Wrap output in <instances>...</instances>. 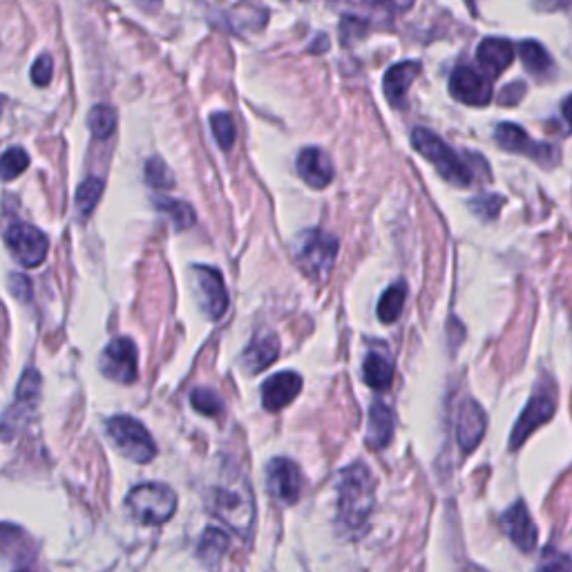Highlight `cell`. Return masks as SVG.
<instances>
[{
	"mask_svg": "<svg viewBox=\"0 0 572 572\" xmlns=\"http://www.w3.org/2000/svg\"><path fill=\"white\" fill-rule=\"evenodd\" d=\"M376 501V481L365 463H354L342 470L338 483V519L342 528L358 532L365 528Z\"/></svg>",
	"mask_w": 572,
	"mask_h": 572,
	"instance_id": "6da1fadb",
	"label": "cell"
},
{
	"mask_svg": "<svg viewBox=\"0 0 572 572\" xmlns=\"http://www.w3.org/2000/svg\"><path fill=\"white\" fill-rule=\"evenodd\" d=\"M208 508L217 519L231 526L237 535L249 539L255 523V501L249 481L237 476L235 481H224L208 492Z\"/></svg>",
	"mask_w": 572,
	"mask_h": 572,
	"instance_id": "7a4b0ae2",
	"label": "cell"
},
{
	"mask_svg": "<svg viewBox=\"0 0 572 572\" xmlns=\"http://www.w3.org/2000/svg\"><path fill=\"white\" fill-rule=\"evenodd\" d=\"M126 510L141 526H161L177 510V494L161 483H141L126 497Z\"/></svg>",
	"mask_w": 572,
	"mask_h": 572,
	"instance_id": "3957f363",
	"label": "cell"
},
{
	"mask_svg": "<svg viewBox=\"0 0 572 572\" xmlns=\"http://www.w3.org/2000/svg\"><path fill=\"white\" fill-rule=\"evenodd\" d=\"M412 146L436 168V173L443 179L456 186H470L472 184V170L467 168L465 161L456 155V152L447 146V143L434 135L432 130L416 128L412 132Z\"/></svg>",
	"mask_w": 572,
	"mask_h": 572,
	"instance_id": "277c9868",
	"label": "cell"
},
{
	"mask_svg": "<svg viewBox=\"0 0 572 572\" xmlns=\"http://www.w3.org/2000/svg\"><path fill=\"white\" fill-rule=\"evenodd\" d=\"M295 262L309 278L322 280L327 278L333 269V262L338 257V237L324 233L320 228L316 231H304L298 242H295Z\"/></svg>",
	"mask_w": 572,
	"mask_h": 572,
	"instance_id": "5b68a950",
	"label": "cell"
},
{
	"mask_svg": "<svg viewBox=\"0 0 572 572\" xmlns=\"http://www.w3.org/2000/svg\"><path fill=\"white\" fill-rule=\"evenodd\" d=\"M108 436L126 459L135 463H150L157 456V447L148 429L130 416H114L108 421Z\"/></svg>",
	"mask_w": 572,
	"mask_h": 572,
	"instance_id": "8992f818",
	"label": "cell"
},
{
	"mask_svg": "<svg viewBox=\"0 0 572 572\" xmlns=\"http://www.w3.org/2000/svg\"><path fill=\"white\" fill-rule=\"evenodd\" d=\"M38 398H41V376L36 369H27L21 383H18L14 405L7 407L3 421H0V438L3 441L14 438L18 429L27 423V418L38 405Z\"/></svg>",
	"mask_w": 572,
	"mask_h": 572,
	"instance_id": "52a82bcc",
	"label": "cell"
},
{
	"mask_svg": "<svg viewBox=\"0 0 572 572\" xmlns=\"http://www.w3.org/2000/svg\"><path fill=\"white\" fill-rule=\"evenodd\" d=\"M5 242L9 246V251L16 257L18 264H23L25 269H36L41 266L47 257V249H50V242H47L45 233L38 231L32 224H12L5 233Z\"/></svg>",
	"mask_w": 572,
	"mask_h": 572,
	"instance_id": "ba28073f",
	"label": "cell"
},
{
	"mask_svg": "<svg viewBox=\"0 0 572 572\" xmlns=\"http://www.w3.org/2000/svg\"><path fill=\"white\" fill-rule=\"evenodd\" d=\"M101 374L117 383L130 385L137 380V347L130 338H114L101 354Z\"/></svg>",
	"mask_w": 572,
	"mask_h": 572,
	"instance_id": "9c48e42d",
	"label": "cell"
},
{
	"mask_svg": "<svg viewBox=\"0 0 572 572\" xmlns=\"http://www.w3.org/2000/svg\"><path fill=\"white\" fill-rule=\"evenodd\" d=\"M450 92L456 101L465 106L483 108L492 101V81L470 65H459L450 76Z\"/></svg>",
	"mask_w": 572,
	"mask_h": 572,
	"instance_id": "30bf717a",
	"label": "cell"
},
{
	"mask_svg": "<svg viewBox=\"0 0 572 572\" xmlns=\"http://www.w3.org/2000/svg\"><path fill=\"white\" fill-rule=\"evenodd\" d=\"M266 490L275 501L293 505L302 494L300 467L289 459H273L266 467Z\"/></svg>",
	"mask_w": 572,
	"mask_h": 572,
	"instance_id": "8fae6325",
	"label": "cell"
},
{
	"mask_svg": "<svg viewBox=\"0 0 572 572\" xmlns=\"http://www.w3.org/2000/svg\"><path fill=\"white\" fill-rule=\"evenodd\" d=\"M195 284L199 304L211 320H219L228 309V293L222 273L211 266H195Z\"/></svg>",
	"mask_w": 572,
	"mask_h": 572,
	"instance_id": "7c38bea8",
	"label": "cell"
},
{
	"mask_svg": "<svg viewBox=\"0 0 572 572\" xmlns=\"http://www.w3.org/2000/svg\"><path fill=\"white\" fill-rule=\"evenodd\" d=\"M494 139H497V143L503 150L519 152V155H526L530 159H537V161L557 159L555 148L546 146V143L532 141L528 132L521 126H514V123H499L497 130H494Z\"/></svg>",
	"mask_w": 572,
	"mask_h": 572,
	"instance_id": "4fadbf2b",
	"label": "cell"
},
{
	"mask_svg": "<svg viewBox=\"0 0 572 572\" xmlns=\"http://www.w3.org/2000/svg\"><path fill=\"white\" fill-rule=\"evenodd\" d=\"M552 416H555V398H552L550 394L532 396L526 409H523L517 425H514L512 429V436H510L512 450H519V447L528 441V436L535 432L537 427L546 425Z\"/></svg>",
	"mask_w": 572,
	"mask_h": 572,
	"instance_id": "5bb4252c",
	"label": "cell"
},
{
	"mask_svg": "<svg viewBox=\"0 0 572 572\" xmlns=\"http://www.w3.org/2000/svg\"><path fill=\"white\" fill-rule=\"evenodd\" d=\"M485 427H488V416H485L483 407L476 400H465L459 412V421H456V438L465 454L474 452L485 436Z\"/></svg>",
	"mask_w": 572,
	"mask_h": 572,
	"instance_id": "9a60e30c",
	"label": "cell"
},
{
	"mask_svg": "<svg viewBox=\"0 0 572 572\" xmlns=\"http://www.w3.org/2000/svg\"><path fill=\"white\" fill-rule=\"evenodd\" d=\"M302 389V376L295 371H280L262 385V405L266 412H280L291 405Z\"/></svg>",
	"mask_w": 572,
	"mask_h": 572,
	"instance_id": "2e32d148",
	"label": "cell"
},
{
	"mask_svg": "<svg viewBox=\"0 0 572 572\" xmlns=\"http://www.w3.org/2000/svg\"><path fill=\"white\" fill-rule=\"evenodd\" d=\"M503 530L508 532L514 546L523 552H532L537 546V526L530 519V512L523 501H517L510 510L503 512L501 517Z\"/></svg>",
	"mask_w": 572,
	"mask_h": 572,
	"instance_id": "e0dca14e",
	"label": "cell"
},
{
	"mask_svg": "<svg viewBox=\"0 0 572 572\" xmlns=\"http://www.w3.org/2000/svg\"><path fill=\"white\" fill-rule=\"evenodd\" d=\"M333 164L329 155L320 148H304L298 157V175L311 188H327L333 179Z\"/></svg>",
	"mask_w": 572,
	"mask_h": 572,
	"instance_id": "ac0fdd59",
	"label": "cell"
},
{
	"mask_svg": "<svg viewBox=\"0 0 572 572\" xmlns=\"http://www.w3.org/2000/svg\"><path fill=\"white\" fill-rule=\"evenodd\" d=\"M476 61L490 76H499L512 65L514 47L508 38H483L476 50Z\"/></svg>",
	"mask_w": 572,
	"mask_h": 572,
	"instance_id": "d6986e66",
	"label": "cell"
},
{
	"mask_svg": "<svg viewBox=\"0 0 572 572\" xmlns=\"http://www.w3.org/2000/svg\"><path fill=\"white\" fill-rule=\"evenodd\" d=\"M418 72H421V65H418L416 61L398 63V65H394V68L387 70L383 88H385V97L389 103H392V106H396V108L403 106L409 85L414 83Z\"/></svg>",
	"mask_w": 572,
	"mask_h": 572,
	"instance_id": "ffe728a7",
	"label": "cell"
},
{
	"mask_svg": "<svg viewBox=\"0 0 572 572\" xmlns=\"http://www.w3.org/2000/svg\"><path fill=\"white\" fill-rule=\"evenodd\" d=\"M394 438V414L385 403H374L369 409L367 445L371 450H385Z\"/></svg>",
	"mask_w": 572,
	"mask_h": 572,
	"instance_id": "44dd1931",
	"label": "cell"
},
{
	"mask_svg": "<svg viewBox=\"0 0 572 572\" xmlns=\"http://www.w3.org/2000/svg\"><path fill=\"white\" fill-rule=\"evenodd\" d=\"M280 354V340L273 333H262V336H255V340L246 347L242 362L249 374H257V371H264L269 365H273L275 358Z\"/></svg>",
	"mask_w": 572,
	"mask_h": 572,
	"instance_id": "7402d4cb",
	"label": "cell"
},
{
	"mask_svg": "<svg viewBox=\"0 0 572 572\" xmlns=\"http://www.w3.org/2000/svg\"><path fill=\"white\" fill-rule=\"evenodd\" d=\"M362 378H365V383L371 389L383 392V389H389L394 383V365L383 354H374V351H371L365 365H362Z\"/></svg>",
	"mask_w": 572,
	"mask_h": 572,
	"instance_id": "603a6c76",
	"label": "cell"
},
{
	"mask_svg": "<svg viewBox=\"0 0 572 572\" xmlns=\"http://www.w3.org/2000/svg\"><path fill=\"white\" fill-rule=\"evenodd\" d=\"M231 548V539L224 530L219 528H208L202 539H199V546H197V555L199 561L206 566H217L222 557L226 555V550Z\"/></svg>",
	"mask_w": 572,
	"mask_h": 572,
	"instance_id": "cb8c5ba5",
	"label": "cell"
},
{
	"mask_svg": "<svg viewBox=\"0 0 572 572\" xmlns=\"http://www.w3.org/2000/svg\"><path fill=\"white\" fill-rule=\"evenodd\" d=\"M405 298H407V286L405 282H396L389 286V289L383 293V298L378 302V318L380 322L392 324L400 318L405 307Z\"/></svg>",
	"mask_w": 572,
	"mask_h": 572,
	"instance_id": "d4e9b609",
	"label": "cell"
},
{
	"mask_svg": "<svg viewBox=\"0 0 572 572\" xmlns=\"http://www.w3.org/2000/svg\"><path fill=\"white\" fill-rule=\"evenodd\" d=\"M342 3L369 16H392L398 12H405L414 0H342Z\"/></svg>",
	"mask_w": 572,
	"mask_h": 572,
	"instance_id": "484cf974",
	"label": "cell"
},
{
	"mask_svg": "<svg viewBox=\"0 0 572 572\" xmlns=\"http://www.w3.org/2000/svg\"><path fill=\"white\" fill-rule=\"evenodd\" d=\"M519 56L526 70L532 74H546L552 68L550 54L537 41H523L519 45Z\"/></svg>",
	"mask_w": 572,
	"mask_h": 572,
	"instance_id": "4316f807",
	"label": "cell"
},
{
	"mask_svg": "<svg viewBox=\"0 0 572 572\" xmlns=\"http://www.w3.org/2000/svg\"><path fill=\"white\" fill-rule=\"evenodd\" d=\"M101 193H103V179L99 177H88L79 186V190H76V208H79V215L83 219H88L94 208H97Z\"/></svg>",
	"mask_w": 572,
	"mask_h": 572,
	"instance_id": "83f0119b",
	"label": "cell"
},
{
	"mask_svg": "<svg viewBox=\"0 0 572 572\" xmlns=\"http://www.w3.org/2000/svg\"><path fill=\"white\" fill-rule=\"evenodd\" d=\"M30 166V155L23 148H9L0 155V179H16Z\"/></svg>",
	"mask_w": 572,
	"mask_h": 572,
	"instance_id": "f1b7e54d",
	"label": "cell"
},
{
	"mask_svg": "<svg viewBox=\"0 0 572 572\" xmlns=\"http://www.w3.org/2000/svg\"><path fill=\"white\" fill-rule=\"evenodd\" d=\"M88 126L94 137L106 139L112 135L114 128H117V112H114L110 106L92 108L90 117H88Z\"/></svg>",
	"mask_w": 572,
	"mask_h": 572,
	"instance_id": "f546056e",
	"label": "cell"
},
{
	"mask_svg": "<svg viewBox=\"0 0 572 572\" xmlns=\"http://www.w3.org/2000/svg\"><path fill=\"white\" fill-rule=\"evenodd\" d=\"M190 403H193V407L197 409L199 414H204V416H219L224 412V403H222V398H219L215 392H211V389H202V387H197L193 394H190Z\"/></svg>",
	"mask_w": 572,
	"mask_h": 572,
	"instance_id": "4dcf8cb0",
	"label": "cell"
},
{
	"mask_svg": "<svg viewBox=\"0 0 572 572\" xmlns=\"http://www.w3.org/2000/svg\"><path fill=\"white\" fill-rule=\"evenodd\" d=\"M211 128L213 135L217 139V146L222 150H228L235 143V126L231 114L226 112H215L211 117Z\"/></svg>",
	"mask_w": 572,
	"mask_h": 572,
	"instance_id": "1f68e13d",
	"label": "cell"
},
{
	"mask_svg": "<svg viewBox=\"0 0 572 572\" xmlns=\"http://www.w3.org/2000/svg\"><path fill=\"white\" fill-rule=\"evenodd\" d=\"M161 211H166L173 219V224L177 231H184V228L195 224V211L186 202H177V199H168V202L159 204Z\"/></svg>",
	"mask_w": 572,
	"mask_h": 572,
	"instance_id": "d6a6232c",
	"label": "cell"
},
{
	"mask_svg": "<svg viewBox=\"0 0 572 572\" xmlns=\"http://www.w3.org/2000/svg\"><path fill=\"white\" fill-rule=\"evenodd\" d=\"M146 179L152 188H170L173 186V173L161 159H150L146 164Z\"/></svg>",
	"mask_w": 572,
	"mask_h": 572,
	"instance_id": "836d02e7",
	"label": "cell"
},
{
	"mask_svg": "<svg viewBox=\"0 0 572 572\" xmlns=\"http://www.w3.org/2000/svg\"><path fill=\"white\" fill-rule=\"evenodd\" d=\"M501 206H503V199H499V195H485V197L474 199L472 211L485 219H492V217H497Z\"/></svg>",
	"mask_w": 572,
	"mask_h": 572,
	"instance_id": "e575fe53",
	"label": "cell"
},
{
	"mask_svg": "<svg viewBox=\"0 0 572 572\" xmlns=\"http://www.w3.org/2000/svg\"><path fill=\"white\" fill-rule=\"evenodd\" d=\"M52 72H54V63H52V56H38V61L34 63V68H32V81L36 85H47L52 81Z\"/></svg>",
	"mask_w": 572,
	"mask_h": 572,
	"instance_id": "d590c367",
	"label": "cell"
},
{
	"mask_svg": "<svg viewBox=\"0 0 572 572\" xmlns=\"http://www.w3.org/2000/svg\"><path fill=\"white\" fill-rule=\"evenodd\" d=\"M541 568H572V561L561 557L559 552L552 555L550 550H546V555H543V561H541Z\"/></svg>",
	"mask_w": 572,
	"mask_h": 572,
	"instance_id": "8d00e7d4",
	"label": "cell"
},
{
	"mask_svg": "<svg viewBox=\"0 0 572 572\" xmlns=\"http://www.w3.org/2000/svg\"><path fill=\"white\" fill-rule=\"evenodd\" d=\"M561 112H564V119L568 121V126H572V94L564 101V106H561Z\"/></svg>",
	"mask_w": 572,
	"mask_h": 572,
	"instance_id": "74e56055",
	"label": "cell"
},
{
	"mask_svg": "<svg viewBox=\"0 0 572 572\" xmlns=\"http://www.w3.org/2000/svg\"><path fill=\"white\" fill-rule=\"evenodd\" d=\"M467 3H470V7H474V0H467Z\"/></svg>",
	"mask_w": 572,
	"mask_h": 572,
	"instance_id": "f35d334b",
	"label": "cell"
}]
</instances>
